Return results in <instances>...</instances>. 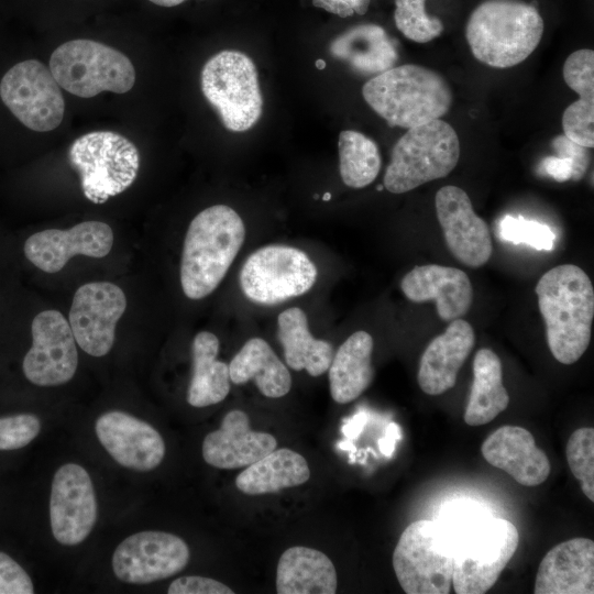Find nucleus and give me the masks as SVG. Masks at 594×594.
I'll return each instance as SVG.
<instances>
[{
  "instance_id": "1",
  "label": "nucleus",
  "mask_w": 594,
  "mask_h": 594,
  "mask_svg": "<svg viewBox=\"0 0 594 594\" xmlns=\"http://www.w3.org/2000/svg\"><path fill=\"white\" fill-rule=\"evenodd\" d=\"M441 522L453 541L454 592L486 593L517 550V528L507 519L466 508L452 512Z\"/></svg>"
},
{
  "instance_id": "2",
  "label": "nucleus",
  "mask_w": 594,
  "mask_h": 594,
  "mask_svg": "<svg viewBox=\"0 0 594 594\" xmlns=\"http://www.w3.org/2000/svg\"><path fill=\"white\" fill-rule=\"evenodd\" d=\"M535 292L551 354L562 364L575 363L591 340L594 289L590 277L576 265H558L540 277Z\"/></svg>"
},
{
  "instance_id": "3",
  "label": "nucleus",
  "mask_w": 594,
  "mask_h": 594,
  "mask_svg": "<svg viewBox=\"0 0 594 594\" xmlns=\"http://www.w3.org/2000/svg\"><path fill=\"white\" fill-rule=\"evenodd\" d=\"M245 239V227L235 210L215 205L190 222L180 260V285L189 299L210 295L221 283Z\"/></svg>"
},
{
  "instance_id": "4",
  "label": "nucleus",
  "mask_w": 594,
  "mask_h": 594,
  "mask_svg": "<svg viewBox=\"0 0 594 594\" xmlns=\"http://www.w3.org/2000/svg\"><path fill=\"white\" fill-rule=\"evenodd\" d=\"M543 30V20L534 6L519 0H485L471 13L465 37L479 62L508 68L531 55Z\"/></svg>"
},
{
  "instance_id": "5",
  "label": "nucleus",
  "mask_w": 594,
  "mask_h": 594,
  "mask_svg": "<svg viewBox=\"0 0 594 594\" xmlns=\"http://www.w3.org/2000/svg\"><path fill=\"white\" fill-rule=\"evenodd\" d=\"M362 95L389 127L406 129L440 119L452 103L447 80L414 64L394 66L374 76L363 86Z\"/></svg>"
},
{
  "instance_id": "6",
  "label": "nucleus",
  "mask_w": 594,
  "mask_h": 594,
  "mask_svg": "<svg viewBox=\"0 0 594 594\" xmlns=\"http://www.w3.org/2000/svg\"><path fill=\"white\" fill-rule=\"evenodd\" d=\"M459 157V136L446 121L435 119L409 128L393 147L384 187L393 194L410 191L448 176Z\"/></svg>"
},
{
  "instance_id": "7",
  "label": "nucleus",
  "mask_w": 594,
  "mask_h": 594,
  "mask_svg": "<svg viewBox=\"0 0 594 594\" xmlns=\"http://www.w3.org/2000/svg\"><path fill=\"white\" fill-rule=\"evenodd\" d=\"M396 578L407 594H447L453 575V541L440 520L405 528L393 553Z\"/></svg>"
},
{
  "instance_id": "8",
  "label": "nucleus",
  "mask_w": 594,
  "mask_h": 594,
  "mask_svg": "<svg viewBox=\"0 0 594 594\" xmlns=\"http://www.w3.org/2000/svg\"><path fill=\"white\" fill-rule=\"evenodd\" d=\"M48 68L59 87L80 98L102 91L125 94L135 82V69L127 55L87 38L59 45L51 55Z\"/></svg>"
},
{
  "instance_id": "9",
  "label": "nucleus",
  "mask_w": 594,
  "mask_h": 594,
  "mask_svg": "<svg viewBox=\"0 0 594 594\" xmlns=\"http://www.w3.org/2000/svg\"><path fill=\"white\" fill-rule=\"evenodd\" d=\"M85 197L97 205L128 189L135 180L140 154L134 143L112 131H94L77 138L68 150Z\"/></svg>"
},
{
  "instance_id": "10",
  "label": "nucleus",
  "mask_w": 594,
  "mask_h": 594,
  "mask_svg": "<svg viewBox=\"0 0 594 594\" xmlns=\"http://www.w3.org/2000/svg\"><path fill=\"white\" fill-rule=\"evenodd\" d=\"M201 90L232 132L253 128L262 114L257 72L249 56L238 51H221L201 70Z\"/></svg>"
},
{
  "instance_id": "11",
  "label": "nucleus",
  "mask_w": 594,
  "mask_h": 594,
  "mask_svg": "<svg viewBox=\"0 0 594 594\" xmlns=\"http://www.w3.org/2000/svg\"><path fill=\"white\" fill-rule=\"evenodd\" d=\"M317 267L301 250L266 245L254 251L240 272V287L248 299L276 305L306 294L316 283Z\"/></svg>"
},
{
  "instance_id": "12",
  "label": "nucleus",
  "mask_w": 594,
  "mask_h": 594,
  "mask_svg": "<svg viewBox=\"0 0 594 594\" xmlns=\"http://www.w3.org/2000/svg\"><path fill=\"white\" fill-rule=\"evenodd\" d=\"M0 97L26 128L47 132L63 121L65 101L50 68L36 59L12 66L1 78Z\"/></svg>"
},
{
  "instance_id": "13",
  "label": "nucleus",
  "mask_w": 594,
  "mask_h": 594,
  "mask_svg": "<svg viewBox=\"0 0 594 594\" xmlns=\"http://www.w3.org/2000/svg\"><path fill=\"white\" fill-rule=\"evenodd\" d=\"M189 558V548L180 537L145 530L119 543L112 556V569L123 583L146 584L177 574Z\"/></svg>"
},
{
  "instance_id": "14",
  "label": "nucleus",
  "mask_w": 594,
  "mask_h": 594,
  "mask_svg": "<svg viewBox=\"0 0 594 594\" xmlns=\"http://www.w3.org/2000/svg\"><path fill=\"white\" fill-rule=\"evenodd\" d=\"M32 345L24 355V376L37 386H57L76 373L78 352L69 322L57 310L37 314L31 323Z\"/></svg>"
},
{
  "instance_id": "15",
  "label": "nucleus",
  "mask_w": 594,
  "mask_h": 594,
  "mask_svg": "<svg viewBox=\"0 0 594 594\" xmlns=\"http://www.w3.org/2000/svg\"><path fill=\"white\" fill-rule=\"evenodd\" d=\"M125 309L127 297L118 285L110 282L81 285L68 315L79 348L96 358L108 354L114 343L116 326Z\"/></svg>"
},
{
  "instance_id": "16",
  "label": "nucleus",
  "mask_w": 594,
  "mask_h": 594,
  "mask_svg": "<svg viewBox=\"0 0 594 594\" xmlns=\"http://www.w3.org/2000/svg\"><path fill=\"white\" fill-rule=\"evenodd\" d=\"M98 506L92 481L79 464L67 463L54 474L50 498L52 534L64 546L81 543L92 531Z\"/></svg>"
},
{
  "instance_id": "17",
  "label": "nucleus",
  "mask_w": 594,
  "mask_h": 594,
  "mask_svg": "<svg viewBox=\"0 0 594 594\" xmlns=\"http://www.w3.org/2000/svg\"><path fill=\"white\" fill-rule=\"evenodd\" d=\"M438 221L452 255L470 267L484 265L492 255L486 222L473 209L468 194L457 186H443L435 198Z\"/></svg>"
},
{
  "instance_id": "18",
  "label": "nucleus",
  "mask_w": 594,
  "mask_h": 594,
  "mask_svg": "<svg viewBox=\"0 0 594 594\" xmlns=\"http://www.w3.org/2000/svg\"><path fill=\"white\" fill-rule=\"evenodd\" d=\"M113 245V232L101 221H84L70 229H46L31 234L23 252L29 262L45 273L59 272L75 255L107 256Z\"/></svg>"
},
{
  "instance_id": "19",
  "label": "nucleus",
  "mask_w": 594,
  "mask_h": 594,
  "mask_svg": "<svg viewBox=\"0 0 594 594\" xmlns=\"http://www.w3.org/2000/svg\"><path fill=\"white\" fill-rule=\"evenodd\" d=\"M95 431L107 452L124 468L147 472L157 468L165 457L160 432L130 414L105 413L96 420Z\"/></svg>"
},
{
  "instance_id": "20",
  "label": "nucleus",
  "mask_w": 594,
  "mask_h": 594,
  "mask_svg": "<svg viewBox=\"0 0 594 594\" xmlns=\"http://www.w3.org/2000/svg\"><path fill=\"white\" fill-rule=\"evenodd\" d=\"M276 446L274 436L251 429L249 416L234 409L224 415L219 429L205 437L202 458L217 469H240L262 459Z\"/></svg>"
},
{
  "instance_id": "21",
  "label": "nucleus",
  "mask_w": 594,
  "mask_h": 594,
  "mask_svg": "<svg viewBox=\"0 0 594 594\" xmlns=\"http://www.w3.org/2000/svg\"><path fill=\"white\" fill-rule=\"evenodd\" d=\"M405 297L414 302L436 301L440 319L463 317L473 301V287L462 270L438 264L418 265L400 283Z\"/></svg>"
},
{
  "instance_id": "22",
  "label": "nucleus",
  "mask_w": 594,
  "mask_h": 594,
  "mask_svg": "<svg viewBox=\"0 0 594 594\" xmlns=\"http://www.w3.org/2000/svg\"><path fill=\"white\" fill-rule=\"evenodd\" d=\"M534 593H594L593 540L578 537L551 548L539 564Z\"/></svg>"
},
{
  "instance_id": "23",
  "label": "nucleus",
  "mask_w": 594,
  "mask_h": 594,
  "mask_svg": "<svg viewBox=\"0 0 594 594\" xmlns=\"http://www.w3.org/2000/svg\"><path fill=\"white\" fill-rule=\"evenodd\" d=\"M481 451L491 465L505 471L520 485L537 486L550 474L547 454L525 428L506 425L496 429L483 441Z\"/></svg>"
},
{
  "instance_id": "24",
  "label": "nucleus",
  "mask_w": 594,
  "mask_h": 594,
  "mask_svg": "<svg viewBox=\"0 0 594 594\" xmlns=\"http://www.w3.org/2000/svg\"><path fill=\"white\" fill-rule=\"evenodd\" d=\"M475 344L472 326L463 319L450 321L442 334L425 349L418 369V384L428 395H441L452 388L458 374Z\"/></svg>"
},
{
  "instance_id": "25",
  "label": "nucleus",
  "mask_w": 594,
  "mask_h": 594,
  "mask_svg": "<svg viewBox=\"0 0 594 594\" xmlns=\"http://www.w3.org/2000/svg\"><path fill=\"white\" fill-rule=\"evenodd\" d=\"M337 585L334 564L323 552L295 546L282 553L276 570L278 594H334Z\"/></svg>"
},
{
  "instance_id": "26",
  "label": "nucleus",
  "mask_w": 594,
  "mask_h": 594,
  "mask_svg": "<svg viewBox=\"0 0 594 594\" xmlns=\"http://www.w3.org/2000/svg\"><path fill=\"white\" fill-rule=\"evenodd\" d=\"M330 53L364 75L384 73L398 61L394 40L373 23L354 25L338 35L330 44Z\"/></svg>"
},
{
  "instance_id": "27",
  "label": "nucleus",
  "mask_w": 594,
  "mask_h": 594,
  "mask_svg": "<svg viewBox=\"0 0 594 594\" xmlns=\"http://www.w3.org/2000/svg\"><path fill=\"white\" fill-rule=\"evenodd\" d=\"M373 338L366 331L352 333L337 350L328 369L332 399L348 404L372 383Z\"/></svg>"
},
{
  "instance_id": "28",
  "label": "nucleus",
  "mask_w": 594,
  "mask_h": 594,
  "mask_svg": "<svg viewBox=\"0 0 594 594\" xmlns=\"http://www.w3.org/2000/svg\"><path fill=\"white\" fill-rule=\"evenodd\" d=\"M230 381L237 385L254 380L265 397L288 394L292 376L270 344L261 338L248 340L229 364Z\"/></svg>"
},
{
  "instance_id": "29",
  "label": "nucleus",
  "mask_w": 594,
  "mask_h": 594,
  "mask_svg": "<svg viewBox=\"0 0 594 594\" xmlns=\"http://www.w3.org/2000/svg\"><path fill=\"white\" fill-rule=\"evenodd\" d=\"M277 327L284 358L290 369L306 370L310 376H320L328 371L333 348L328 341L312 337L302 309L292 307L280 312Z\"/></svg>"
},
{
  "instance_id": "30",
  "label": "nucleus",
  "mask_w": 594,
  "mask_h": 594,
  "mask_svg": "<svg viewBox=\"0 0 594 594\" xmlns=\"http://www.w3.org/2000/svg\"><path fill=\"white\" fill-rule=\"evenodd\" d=\"M310 469L306 459L288 448L272 452L250 464L235 479L237 488L245 495H264L306 483Z\"/></svg>"
},
{
  "instance_id": "31",
  "label": "nucleus",
  "mask_w": 594,
  "mask_h": 594,
  "mask_svg": "<svg viewBox=\"0 0 594 594\" xmlns=\"http://www.w3.org/2000/svg\"><path fill=\"white\" fill-rule=\"evenodd\" d=\"M219 339L209 331L198 332L191 345L193 374L187 403L197 408L222 402L230 392L229 365L217 360Z\"/></svg>"
},
{
  "instance_id": "32",
  "label": "nucleus",
  "mask_w": 594,
  "mask_h": 594,
  "mask_svg": "<svg viewBox=\"0 0 594 594\" xmlns=\"http://www.w3.org/2000/svg\"><path fill=\"white\" fill-rule=\"evenodd\" d=\"M508 404L501 359L491 349H480L473 361V384L464 411L465 424L485 425L504 411Z\"/></svg>"
},
{
  "instance_id": "33",
  "label": "nucleus",
  "mask_w": 594,
  "mask_h": 594,
  "mask_svg": "<svg viewBox=\"0 0 594 594\" xmlns=\"http://www.w3.org/2000/svg\"><path fill=\"white\" fill-rule=\"evenodd\" d=\"M339 168L343 183L351 188H363L377 177L382 160L377 144L366 135L344 130L339 135Z\"/></svg>"
},
{
  "instance_id": "34",
  "label": "nucleus",
  "mask_w": 594,
  "mask_h": 594,
  "mask_svg": "<svg viewBox=\"0 0 594 594\" xmlns=\"http://www.w3.org/2000/svg\"><path fill=\"white\" fill-rule=\"evenodd\" d=\"M426 0H395L394 21L402 34L416 43H427L443 31L441 20L425 10Z\"/></svg>"
},
{
  "instance_id": "35",
  "label": "nucleus",
  "mask_w": 594,
  "mask_h": 594,
  "mask_svg": "<svg viewBox=\"0 0 594 594\" xmlns=\"http://www.w3.org/2000/svg\"><path fill=\"white\" fill-rule=\"evenodd\" d=\"M572 474L579 480L582 492L594 501V429H576L569 438L565 449Z\"/></svg>"
},
{
  "instance_id": "36",
  "label": "nucleus",
  "mask_w": 594,
  "mask_h": 594,
  "mask_svg": "<svg viewBox=\"0 0 594 594\" xmlns=\"http://www.w3.org/2000/svg\"><path fill=\"white\" fill-rule=\"evenodd\" d=\"M499 237L506 242L525 243L540 251H551L556 241V234L547 224L509 215L501 220Z\"/></svg>"
},
{
  "instance_id": "37",
  "label": "nucleus",
  "mask_w": 594,
  "mask_h": 594,
  "mask_svg": "<svg viewBox=\"0 0 594 594\" xmlns=\"http://www.w3.org/2000/svg\"><path fill=\"white\" fill-rule=\"evenodd\" d=\"M565 84L574 90L580 99L594 102V52L581 48L565 59L563 69Z\"/></svg>"
},
{
  "instance_id": "38",
  "label": "nucleus",
  "mask_w": 594,
  "mask_h": 594,
  "mask_svg": "<svg viewBox=\"0 0 594 594\" xmlns=\"http://www.w3.org/2000/svg\"><path fill=\"white\" fill-rule=\"evenodd\" d=\"M564 135L585 146H594V102L579 99L571 103L562 114Z\"/></svg>"
},
{
  "instance_id": "39",
  "label": "nucleus",
  "mask_w": 594,
  "mask_h": 594,
  "mask_svg": "<svg viewBox=\"0 0 594 594\" xmlns=\"http://www.w3.org/2000/svg\"><path fill=\"white\" fill-rule=\"evenodd\" d=\"M41 431V421L33 414H19L0 418V451L28 446Z\"/></svg>"
},
{
  "instance_id": "40",
  "label": "nucleus",
  "mask_w": 594,
  "mask_h": 594,
  "mask_svg": "<svg viewBox=\"0 0 594 594\" xmlns=\"http://www.w3.org/2000/svg\"><path fill=\"white\" fill-rule=\"evenodd\" d=\"M34 586L25 570L0 551V594H32Z\"/></svg>"
},
{
  "instance_id": "41",
  "label": "nucleus",
  "mask_w": 594,
  "mask_h": 594,
  "mask_svg": "<svg viewBox=\"0 0 594 594\" xmlns=\"http://www.w3.org/2000/svg\"><path fill=\"white\" fill-rule=\"evenodd\" d=\"M168 594H233L234 591L220 581L198 575L180 576L174 580Z\"/></svg>"
},
{
  "instance_id": "42",
  "label": "nucleus",
  "mask_w": 594,
  "mask_h": 594,
  "mask_svg": "<svg viewBox=\"0 0 594 594\" xmlns=\"http://www.w3.org/2000/svg\"><path fill=\"white\" fill-rule=\"evenodd\" d=\"M553 150L558 156L570 157L574 163V175L572 180H580L584 177L588 163V147L582 146L571 141L565 135H559L552 141Z\"/></svg>"
},
{
  "instance_id": "43",
  "label": "nucleus",
  "mask_w": 594,
  "mask_h": 594,
  "mask_svg": "<svg viewBox=\"0 0 594 594\" xmlns=\"http://www.w3.org/2000/svg\"><path fill=\"white\" fill-rule=\"evenodd\" d=\"M538 174L551 177L559 183L571 180L574 175V163L570 157L546 156L539 163Z\"/></svg>"
},
{
  "instance_id": "44",
  "label": "nucleus",
  "mask_w": 594,
  "mask_h": 594,
  "mask_svg": "<svg viewBox=\"0 0 594 594\" xmlns=\"http://www.w3.org/2000/svg\"><path fill=\"white\" fill-rule=\"evenodd\" d=\"M317 8H321L340 18L364 14L370 6V0H312Z\"/></svg>"
},
{
  "instance_id": "45",
  "label": "nucleus",
  "mask_w": 594,
  "mask_h": 594,
  "mask_svg": "<svg viewBox=\"0 0 594 594\" xmlns=\"http://www.w3.org/2000/svg\"><path fill=\"white\" fill-rule=\"evenodd\" d=\"M152 3L160 6V7H175L180 3H183L185 0H148Z\"/></svg>"
},
{
  "instance_id": "46",
  "label": "nucleus",
  "mask_w": 594,
  "mask_h": 594,
  "mask_svg": "<svg viewBox=\"0 0 594 594\" xmlns=\"http://www.w3.org/2000/svg\"><path fill=\"white\" fill-rule=\"evenodd\" d=\"M316 66H317V68H319V69H323V68L326 67V63H324L323 59H318V61L316 62Z\"/></svg>"
},
{
  "instance_id": "47",
  "label": "nucleus",
  "mask_w": 594,
  "mask_h": 594,
  "mask_svg": "<svg viewBox=\"0 0 594 594\" xmlns=\"http://www.w3.org/2000/svg\"><path fill=\"white\" fill-rule=\"evenodd\" d=\"M330 197H331V195H330L329 193H327V194H326V195L323 196V200H326V201H327V200H329V199H330Z\"/></svg>"
},
{
  "instance_id": "48",
  "label": "nucleus",
  "mask_w": 594,
  "mask_h": 594,
  "mask_svg": "<svg viewBox=\"0 0 594 594\" xmlns=\"http://www.w3.org/2000/svg\"><path fill=\"white\" fill-rule=\"evenodd\" d=\"M382 189H383V186L380 185V186L377 187V190H382Z\"/></svg>"
}]
</instances>
